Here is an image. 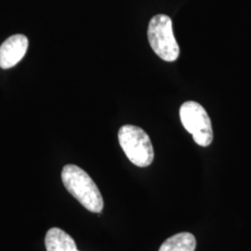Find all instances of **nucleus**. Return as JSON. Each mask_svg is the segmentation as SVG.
Returning <instances> with one entry per match:
<instances>
[{"instance_id": "1", "label": "nucleus", "mask_w": 251, "mask_h": 251, "mask_svg": "<svg viewBox=\"0 0 251 251\" xmlns=\"http://www.w3.org/2000/svg\"><path fill=\"white\" fill-rule=\"evenodd\" d=\"M62 180L66 190L90 212L100 213L103 199L90 175L75 165H66L62 171Z\"/></svg>"}, {"instance_id": "2", "label": "nucleus", "mask_w": 251, "mask_h": 251, "mask_svg": "<svg viewBox=\"0 0 251 251\" xmlns=\"http://www.w3.org/2000/svg\"><path fill=\"white\" fill-rule=\"evenodd\" d=\"M118 141L126 157L135 166L146 168L154 156L150 137L140 126H122L118 131Z\"/></svg>"}, {"instance_id": "3", "label": "nucleus", "mask_w": 251, "mask_h": 251, "mask_svg": "<svg viewBox=\"0 0 251 251\" xmlns=\"http://www.w3.org/2000/svg\"><path fill=\"white\" fill-rule=\"evenodd\" d=\"M147 36L152 50L166 62H175L179 47L174 37L171 19L165 14L153 16L148 25Z\"/></svg>"}, {"instance_id": "4", "label": "nucleus", "mask_w": 251, "mask_h": 251, "mask_svg": "<svg viewBox=\"0 0 251 251\" xmlns=\"http://www.w3.org/2000/svg\"><path fill=\"white\" fill-rule=\"evenodd\" d=\"M181 124L194 141L202 147L210 145L213 141V130L210 118L205 108L197 101H186L179 108Z\"/></svg>"}, {"instance_id": "5", "label": "nucleus", "mask_w": 251, "mask_h": 251, "mask_svg": "<svg viewBox=\"0 0 251 251\" xmlns=\"http://www.w3.org/2000/svg\"><path fill=\"white\" fill-rule=\"evenodd\" d=\"M28 38L25 35L9 36L0 46V67L9 69L25 57L28 49Z\"/></svg>"}, {"instance_id": "6", "label": "nucleus", "mask_w": 251, "mask_h": 251, "mask_svg": "<svg viewBox=\"0 0 251 251\" xmlns=\"http://www.w3.org/2000/svg\"><path fill=\"white\" fill-rule=\"evenodd\" d=\"M47 251H79L72 237L60 228H51L46 234Z\"/></svg>"}, {"instance_id": "7", "label": "nucleus", "mask_w": 251, "mask_h": 251, "mask_svg": "<svg viewBox=\"0 0 251 251\" xmlns=\"http://www.w3.org/2000/svg\"><path fill=\"white\" fill-rule=\"evenodd\" d=\"M197 240L191 233H179L169 237L163 243L159 251H195Z\"/></svg>"}]
</instances>
